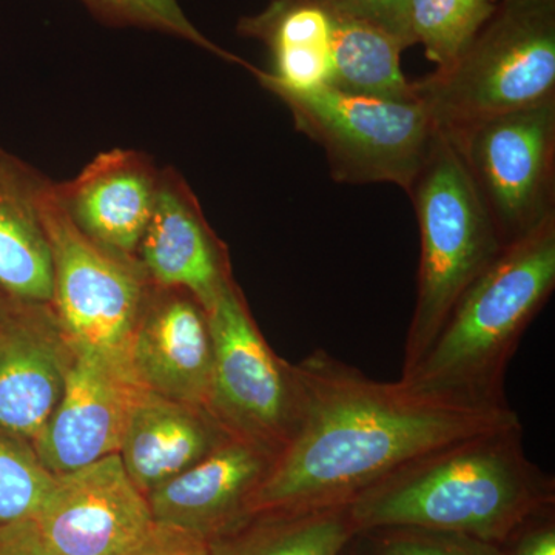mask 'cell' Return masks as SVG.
I'll use <instances>...</instances> for the list:
<instances>
[{"label":"cell","mask_w":555,"mask_h":555,"mask_svg":"<svg viewBox=\"0 0 555 555\" xmlns=\"http://www.w3.org/2000/svg\"><path fill=\"white\" fill-rule=\"evenodd\" d=\"M555 288V221L503 248L400 382L433 396L507 403L511 358Z\"/></svg>","instance_id":"cell-3"},{"label":"cell","mask_w":555,"mask_h":555,"mask_svg":"<svg viewBox=\"0 0 555 555\" xmlns=\"http://www.w3.org/2000/svg\"><path fill=\"white\" fill-rule=\"evenodd\" d=\"M51 179L0 147V292L53 302V259L42 203Z\"/></svg>","instance_id":"cell-18"},{"label":"cell","mask_w":555,"mask_h":555,"mask_svg":"<svg viewBox=\"0 0 555 555\" xmlns=\"http://www.w3.org/2000/svg\"><path fill=\"white\" fill-rule=\"evenodd\" d=\"M406 49L375 25L334 13L328 86L361 96L414 101V83L401 69V53Z\"/></svg>","instance_id":"cell-21"},{"label":"cell","mask_w":555,"mask_h":555,"mask_svg":"<svg viewBox=\"0 0 555 555\" xmlns=\"http://www.w3.org/2000/svg\"><path fill=\"white\" fill-rule=\"evenodd\" d=\"M412 83L441 133L555 98V0H500L448 67Z\"/></svg>","instance_id":"cell-4"},{"label":"cell","mask_w":555,"mask_h":555,"mask_svg":"<svg viewBox=\"0 0 555 555\" xmlns=\"http://www.w3.org/2000/svg\"><path fill=\"white\" fill-rule=\"evenodd\" d=\"M443 134L505 247L555 221V98Z\"/></svg>","instance_id":"cell-7"},{"label":"cell","mask_w":555,"mask_h":555,"mask_svg":"<svg viewBox=\"0 0 555 555\" xmlns=\"http://www.w3.org/2000/svg\"><path fill=\"white\" fill-rule=\"evenodd\" d=\"M76 346L75 363L60 404L33 440L53 474L69 473L119 454L142 389L130 366Z\"/></svg>","instance_id":"cell-11"},{"label":"cell","mask_w":555,"mask_h":555,"mask_svg":"<svg viewBox=\"0 0 555 555\" xmlns=\"http://www.w3.org/2000/svg\"><path fill=\"white\" fill-rule=\"evenodd\" d=\"M408 195L420 229V268L403 374L422 360L467 288L505 248L441 131Z\"/></svg>","instance_id":"cell-5"},{"label":"cell","mask_w":555,"mask_h":555,"mask_svg":"<svg viewBox=\"0 0 555 555\" xmlns=\"http://www.w3.org/2000/svg\"><path fill=\"white\" fill-rule=\"evenodd\" d=\"M160 169L147 153L112 149L65 182H54V193L80 232L102 247L138 258L147 229Z\"/></svg>","instance_id":"cell-16"},{"label":"cell","mask_w":555,"mask_h":555,"mask_svg":"<svg viewBox=\"0 0 555 555\" xmlns=\"http://www.w3.org/2000/svg\"><path fill=\"white\" fill-rule=\"evenodd\" d=\"M275 460L268 449L230 437L198 465L149 492L153 516L164 528L207 543L247 516Z\"/></svg>","instance_id":"cell-15"},{"label":"cell","mask_w":555,"mask_h":555,"mask_svg":"<svg viewBox=\"0 0 555 555\" xmlns=\"http://www.w3.org/2000/svg\"><path fill=\"white\" fill-rule=\"evenodd\" d=\"M129 363L142 389L207 408L215 364L207 310L188 291L152 284Z\"/></svg>","instance_id":"cell-13"},{"label":"cell","mask_w":555,"mask_h":555,"mask_svg":"<svg viewBox=\"0 0 555 555\" xmlns=\"http://www.w3.org/2000/svg\"><path fill=\"white\" fill-rule=\"evenodd\" d=\"M0 555H65L49 542L33 518L0 528Z\"/></svg>","instance_id":"cell-27"},{"label":"cell","mask_w":555,"mask_h":555,"mask_svg":"<svg viewBox=\"0 0 555 555\" xmlns=\"http://www.w3.org/2000/svg\"><path fill=\"white\" fill-rule=\"evenodd\" d=\"M357 535L349 503L247 514L208 540V555H341Z\"/></svg>","instance_id":"cell-20"},{"label":"cell","mask_w":555,"mask_h":555,"mask_svg":"<svg viewBox=\"0 0 555 555\" xmlns=\"http://www.w3.org/2000/svg\"><path fill=\"white\" fill-rule=\"evenodd\" d=\"M93 16L112 27H134L173 36L215 54L219 60L254 72L255 65L230 53L203 35L179 0H80Z\"/></svg>","instance_id":"cell-24"},{"label":"cell","mask_w":555,"mask_h":555,"mask_svg":"<svg viewBox=\"0 0 555 555\" xmlns=\"http://www.w3.org/2000/svg\"><path fill=\"white\" fill-rule=\"evenodd\" d=\"M500 0H412L411 30L437 68L448 67L494 13Z\"/></svg>","instance_id":"cell-22"},{"label":"cell","mask_w":555,"mask_h":555,"mask_svg":"<svg viewBox=\"0 0 555 555\" xmlns=\"http://www.w3.org/2000/svg\"><path fill=\"white\" fill-rule=\"evenodd\" d=\"M207 313L215 346L208 411L230 436L280 455L301 416L295 364L273 352L236 281Z\"/></svg>","instance_id":"cell-8"},{"label":"cell","mask_w":555,"mask_h":555,"mask_svg":"<svg viewBox=\"0 0 555 555\" xmlns=\"http://www.w3.org/2000/svg\"><path fill=\"white\" fill-rule=\"evenodd\" d=\"M514 555H555V528L553 524L537 526L518 537Z\"/></svg>","instance_id":"cell-29"},{"label":"cell","mask_w":555,"mask_h":555,"mask_svg":"<svg viewBox=\"0 0 555 555\" xmlns=\"http://www.w3.org/2000/svg\"><path fill=\"white\" fill-rule=\"evenodd\" d=\"M273 96L297 130L324 150L341 184H393L408 193L440 133L418 100L361 96L331 86Z\"/></svg>","instance_id":"cell-6"},{"label":"cell","mask_w":555,"mask_h":555,"mask_svg":"<svg viewBox=\"0 0 555 555\" xmlns=\"http://www.w3.org/2000/svg\"><path fill=\"white\" fill-rule=\"evenodd\" d=\"M65 555H133L166 532L119 454L56 474L33 518Z\"/></svg>","instance_id":"cell-10"},{"label":"cell","mask_w":555,"mask_h":555,"mask_svg":"<svg viewBox=\"0 0 555 555\" xmlns=\"http://www.w3.org/2000/svg\"><path fill=\"white\" fill-rule=\"evenodd\" d=\"M377 534L375 555H505L502 546L454 532L392 528Z\"/></svg>","instance_id":"cell-25"},{"label":"cell","mask_w":555,"mask_h":555,"mask_svg":"<svg viewBox=\"0 0 555 555\" xmlns=\"http://www.w3.org/2000/svg\"><path fill=\"white\" fill-rule=\"evenodd\" d=\"M230 437L206 406L144 390L131 411L119 456L147 495L198 465Z\"/></svg>","instance_id":"cell-17"},{"label":"cell","mask_w":555,"mask_h":555,"mask_svg":"<svg viewBox=\"0 0 555 555\" xmlns=\"http://www.w3.org/2000/svg\"><path fill=\"white\" fill-rule=\"evenodd\" d=\"M75 357L53 305L0 299V426L35 440L64 396Z\"/></svg>","instance_id":"cell-12"},{"label":"cell","mask_w":555,"mask_h":555,"mask_svg":"<svg viewBox=\"0 0 555 555\" xmlns=\"http://www.w3.org/2000/svg\"><path fill=\"white\" fill-rule=\"evenodd\" d=\"M3 297H7V295H3L2 292H0V299H2Z\"/></svg>","instance_id":"cell-30"},{"label":"cell","mask_w":555,"mask_h":555,"mask_svg":"<svg viewBox=\"0 0 555 555\" xmlns=\"http://www.w3.org/2000/svg\"><path fill=\"white\" fill-rule=\"evenodd\" d=\"M295 369L302 396L297 433L251 496L248 514L347 505L416 456L521 426L507 403L377 382L321 349Z\"/></svg>","instance_id":"cell-1"},{"label":"cell","mask_w":555,"mask_h":555,"mask_svg":"<svg viewBox=\"0 0 555 555\" xmlns=\"http://www.w3.org/2000/svg\"><path fill=\"white\" fill-rule=\"evenodd\" d=\"M54 478L31 440L0 426V528L38 516Z\"/></svg>","instance_id":"cell-23"},{"label":"cell","mask_w":555,"mask_h":555,"mask_svg":"<svg viewBox=\"0 0 555 555\" xmlns=\"http://www.w3.org/2000/svg\"><path fill=\"white\" fill-rule=\"evenodd\" d=\"M339 16L367 22L382 28L406 47L415 46L411 30L412 0H327Z\"/></svg>","instance_id":"cell-26"},{"label":"cell","mask_w":555,"mask_h":555,"mask_svg":"<svg viewBox=\"0 0 555 555\" xmlns=\"http://www.w3.org/2000/svg\"><path fill=\"white\" fill-rule=\"evenodd\" d=\"M554 500L553 478L526 456L524 426L416 456L349 502L357 534L454 532L503 546Z\"/></svg>","instance_id":"cell-2"},{"label":"cell","mask_w":555,"mask_h":555,"mask_svg":"<svg viewBox=\"0 0 555 555\" xmlns=\"http://www.w3.org/2000/svg\"><path fill=\"white\" fill-rule=\"evenodd\" d=\"M238 33L268 47L272 68H254L262 89L310 91L331 83L334 13L327 0H272L243 17Z\"/></svg>","instance_id":"cell-19"},{"label":"cell","mask_w":555,"mask_h":555,"mask_svg":"<svg viewBox=\"0 0 555 555\" xmlns=\"http://www.w3.org/2000/svg\"><path fill=\"white\" fill-rule=\"evenodd\" d=\"M138 259L153 284L188 291L207 312L236 281L228 244L208 224L192 188L173 167L160 169Z\"/></svg>","instance_id":"cell-14"},{"label":"cell","mask_w":555,"mask_h":555,"mask_svg":"<svg viewBox=\"0 0 555 555\" xmlns=\"http://www.w3.org/2000/svg\"><path fill=\"white\" fill-rule=\"evenodd\" d=\"M133 555H208V550L203 540L167 528L156 542Z\"/></svg>","instance_id":"cell-28"},{"label":"cell","mask_w":555,"mask_h":555,"mask_svg":"<svg viewBox=\"0 0 555 555\" xmlns=\"http://www.w3.org/2000/svg\"><path fill=\"white\" fill-rule=\"evenodd\" d=\"M53 259V305L68 337L78 346L129 363L134 328L152 281L138 258L102 247L76 228L54 182L42 203Z\"/></svg>","instance_id":"cell-9"}]
</instances>
